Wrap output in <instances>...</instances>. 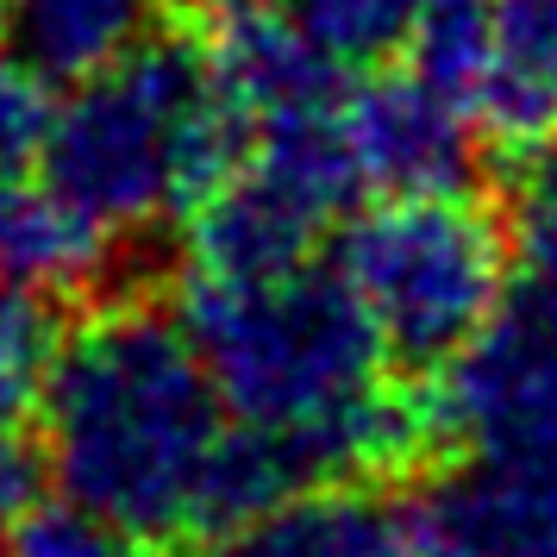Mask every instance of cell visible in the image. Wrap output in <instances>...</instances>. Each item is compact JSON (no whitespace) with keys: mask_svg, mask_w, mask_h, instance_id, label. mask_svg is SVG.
<instances>
[{"mask_svg":"<svg viewBox=\"0 0 557 557\" xmlns=\"http://www.w3.org/2000/svg\"><path fill=\"white\" fill-rule=\"evenodd\" d=\"M401 557H557V470L470 457L401 507Z\"/></svg>","mask_w":557,"mask_h":557,"instance_id":"7","label":"cell"},{"mask_svg":"<svg viewBox=\"0 0 557 557\" xmlns=\"http://www.w3.org/2000/svg\"><path fill=\"white\" fill-rule=\"evenodd\" d=\"M0 557H145L138 539L76 502H32L0 527Z\"/></svg>","mask_w":557,"mask_h":557,"instance_id":"14","label":"cell"},{"mask_svg":"<svg viewBox=\"0 0 557 557\" xmlns=\"http://www.w3.org/2000/svg\"><path fill=\"white\" fill-rule=\"evenodd\" d=\"M245 157L213 51L195 38H138L70 82L45 120L38 182L107 245L195 220Z\"/></svg>","mask_w":557,"mask_h":557,"instance_id":"3","label":"cell"},{"mask_svg":"<svg viewBox=\"0 0 557 557\" xmlns=\"http://www.w3.org/2000/svg\"><path fill=\"white\" fill-rule=\"evenodd\" d=\"M57 332L45 320L38 295L0 288V527L32 507V482L45 470L38 451V407H45V376H51Z\"/></svg>","mask_w":557,"mask_h":557,"instance_id":"10","label":"cell"},{"mask_svg":"<svg viewBox=\"0 0 557 557\" xmlns=\"http://www.w3.org/2000/svg\"><path fill=\"white\" fill-rule=\"evenodd\" d=\"M282 13L338 63H376L413 45L438 0H276Z\"/></svg>","mask_w":557,"mask_h":557,"instance_id":"13","label":"cell"},{"mask_svg":"<svg viewBox=\"0 0 557 557\" xmlns=\"http://www.w3.org/2000/svg\"><path fill=\"white\" fill-rule=\"evenodd\" d=\"M482 138L495 145H552L557 138V0H495L488 51L470 88Z\"/></svg>","mask_w":557,"mask_h":557,"instance_id":"9","label":"cell"},{"mask_svg":"<svg viewBox=\"0 0 557 557\" xmlns=\"http://www.w3.org/2000/svg\"><path fill=\"white\" fill-rule=\"evenodd\" d=\"M195 557H401V513L363 482H301L207 532Z\"/></svg>","mask_w":557,"mask_h":557,"instance_id":"8","label":"cell"},{"mask_svg":"<svg viewBox=\"0 0 557 557\" xmlns=\"http://www.w3.org/2000/svg\"><path fill=\"white\" fill-rule=\"evenodd\" d=\"M107 238L76 220L45 182L0 176V288L20 295H57L101 270Z\"/></svg>","mask_w":557,"mask_h":557,"instance_id":"11","label":"cell"},{"mask_svg":"<svg viewBox=\"0 0 557 557\" xmlns=\"http://www.w3.org/2000/svg\"><path fill=\"white\" fill-rule=\"evenodd\" d=\"M513 301L539 307L557 320V176L532 188L513 226Z\"/></svg>","mask_w":557,"mask_h":557,"instance_id":"15","label":"cell"},{"mask_svg":"<svg viewBox=\"0 0 557 557\" xmlns=\"http://www.w3.org/2000/svg\"><path fill=\"white\" fill-rule=\"evenodd\" d=\"M195 7H207V13H220V20H226V13H238V7H251V0H195Z\"/></svg>","mask_w":557,"mask_h":557,"instance_id":"17","label":"cell"},{"mask_svg":"<svg viewBox=\"0 0 557 557\" xmlns=\"http://www.w3.org/2000/svg\"><path fill=\"white\" fill-rule=\"evenodd\" d=\"M332 270L401 370H451L513 307V232L470 188L376 195L338 226Z\"/></svg>","mask_w":557,"mask_h":557,"instance_id":"4","label":"cell"},{"mask_svg":"<svg viewBox=\"0 0 557 557\" xmlns=\"http://www.w3.org/2000/svg\"><path fill=\"white\" fill-rule=\"evenodd\" d=\"M438 426L482 463L557 470V320L513 301L445 370Z\"/></svg>","mask_w":557,"mask_h":557,"instance_id":"5","label":"cell"},{"mask_svg":"<svg viewBox=\"0 0 557 557\" xmlns=\"http://www.w3.org/2000/svg\"><path fill=\"white\" fill-rule=\"evenodd\" d=\"M7 38L38 76L76 82L132 51L151 26V0H0Z\"/></svg>","mask_w":557,"mask_h":557,"instance_id":"12","label":"cell"},{"mask_svg":"<svg viewBox=\"0 0 557 557\" xmlns=\"http://www.w3.org/2000/svg\"><path fill=\"white\" fill-rule=\"evenodd\" d=\"M45 88H38V70L13 51V38L0 32V176H20L38 145H45Z\"/></svg>","mask_w":557,"mask_h":557,"instance_id":"16","label":"cell"},{"mask_svg":"<svg viewBox=\"0 0 557 557\" xmlns=\"http://www.w3.org/2000/svg\"><path fill=\"white\" fill-rule=\"evenodd\" d=\"M182 320L232 420L276 445L295 482H363L426 451V401L388 382L370 313L313 257L263 276H188Z\"/></svg>","mask_w":557,"mask_h":557,"instance_id":"2","label":"cell"},{"mask_svg":"<svg viewBox=\"0 0 557 557\" xmlns=\"http://www.w3.org/2000/svg\"><path fill=\"white\" fill-rule=\"evenodd\" d=\"M45 476L138 545H176L301 488L232 420L188 320L113 301L57 338L38 407Z\"/></svg>","mask_w":557,"mask_h":557,"instance_id":"1","label":"cell"},{"mask_svg":"<svg viewBox=\"0 0 557 557\" xmlns=\"http://www.w3.org/2000/svg\"><path fill=\"white\" fill-rule=\"evenodd\" d=\"M552 176H557V138H552Z\"/></svg>","mask_w":557,"mask_h":557,"instance_id":"18","label":"cell"},{"mask_svg":"<svg viewBox=\"0 0 557 557\" xmlns=\"http://www.w3.org/2000/svg\"><path fill=\"white\" fill-rule=\"evenodd\" d=\"M345 151L357 163V182L370 195H426V188H463L476 163L482 126L470 107L445 95L426 70H370L363 82H345L338 101Z\"/></svg>","mask_w":557,"mask_h":557,"instance_id":"6","label":"cell"}]
</instances>
